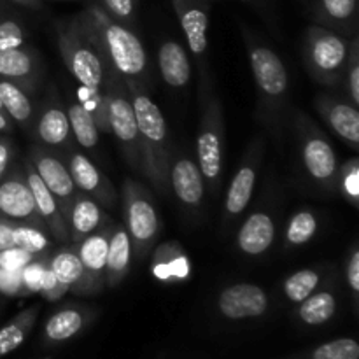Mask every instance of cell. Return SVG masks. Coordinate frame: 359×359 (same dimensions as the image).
I'll return each instance as SVG.
<instances>
[{"label": "cell", "instance_id": "obj_1", "mask_svg": "<svg viewBox=\"0 0 359 359\" xmlns=\"http://www.w3.org/2000/svg\"><path fill=\"white\" fill-rule=\"evenodd\" d=\"M242 39L248 49L252 79L258 95L259 119L272 135H280L287 118L290 76L276 49L270 48L251 28L241 23Z\"/></svg>", "mask_w": 359, "mask_h": 359}, {"label": "cell", "instance_id": "obj_2", "mask_svg": "<svg viewBox=\"0 0 359 359\" xmlns=\"http://www.w3.org/2000/svg\"><path fill=\"white\" fill-rule=\"evenodd\" d=\"M130 100L135 111L137 126L140 137V156H142V172L140 174L149 181L151 188L156 193L167 195L168 188V165L174 149L168 135L167 119L161 109L154 104L147 93V88L126 81Z\"/></svg>", "mask_w": 359, "mask_h": 359}, {"label": "cell", "instance_id": "obj_3", "mask_svg": "<svg viewBox=\"0 0 359 359\" xmlns=\"http://www.w3.org/2000/svg\"><path fill=\"white\" fill-rule=\"evenodd\" d=\"M98 39L109 69L118 72L125 81L147 88L149 84V60L146 48L133 28L109 16L97 2L88 4L83 11Z\"/></svg>", "mask_w": 359, "mask_h": 359}, {"label": "cell", "instance_id": "obj_4", "mask_svg": "<svg viewBox=\"0 0 359 359\" xmlns=\"http://www.w3.org/2000/svg\"><path fill=\"white\" fill-rule=\"evenodd\" d=\"M55 34L60 56L76 83L102 88L109 65L86 14L58 20Z\"/></svg>", "mask_w": 359, "mask_h": 359}, {"label": "cell", "instance_id": "obj_5", "mask_svg": "<svg viewBox=\"0 0 359 359\" xmlns=\"http://www.w3.org/2000/svg\"><path fill=\"white\" fill-rule=\"evenodd\" d=\"M200 95V123L196 133V163L205 181L210 195L217 196L223 184L224 170V111L221 98L212 91V84H207Z\"/></svg>", "mask_w": 359, "mask_h": 359}, {"label": "cell", "instance_id": "obj_6", "mask_svg": "<svg viewBox=\"0 0 359 359\" xmlns=\"http://www.w3.org/2000/svg\"><path fill=\"white\" fill-rule=\"evenodd\" d=\"M349 39L321 25L307 27L302 56L309 76L316 83L326 88L340 86L349 55Z\"/></svg>", "mask_w": 359, "mask_h": 359}, {"label": "cell", "instance_id": "obj_7", "mask_svg": "<svg viewBox=\"0 0 359 359\" xmlns=\"http://www.w3.org/2000/svg\"><path fill=\"white\" fill-rule=\"evenodd\" d=\"M121 202L125 217L123 224L132 241L133 255L142 262L153 251L161 231L156 202L147 186L133 177H126L123 181Z\"/></svg>", "mask_w": 359, "mask_h": 359}, {"label": "cell", "instance_id": "obj_8", "mask_svg": "<svg viewBox=\"0 0 359 359\" xmlns=\"http://www.w3.org/2000/svg\"><path fill=\"white\" fill-rule=\"evenodd\" d=\"M293 126L297 133L298 151H300L302 165L318 188L326 193L337 191V175H339L340 161L335 147L312 121L311 116L302 111L293 112Z\"/></svg>", "mask_w": 359, "mask_h": 359}, {"label": "cell", "instance_id": "obj_9", "mask_svg": "<svg viewBox=\"0 0 359 359\" xmlns=\"http://www.w3.org/2000/svg\"><path fill=\"white\" fill-rule=\"evenodd\" d=\"M102 91L107 100L109 128L118 140L121 147L123 158L130 168L135 172H142V156H140V137L139 126H137L135 111H133L132 100H130L126 81L114 72L112 69L107 70Z\"/></svg>", "mask_w": 359, "mask_h": 359}, {"label": "cell", "instance_id": "obj_10", "mask_svg": "<svg viewBox=\"0 0 359 359\" xmlns=\"http://www.w3.org/2000/svg\"><path fill=\"white\" fill-rule=\"evenodd\" d=\"M263 156H265V139L255 137L245 149L230 186L226 189L223 202V228L235 226L242 214L248 210L255 195L256 182H258L259 170H262Z\"/></svg>", "mask_w": 359, "mask_h": 359}, {"label": "cell", "instance_id": "obj_11", "mask_svg": "<svg viewBox=\"0 0 359 359\" xmlns=\"http://www.w3.org/2000/svg\"><path fill=\"white\" fill-rule=\"evenodd\" d=\"M189 53L200 74L198 90L210 84L209 77V4L202 0H172Z\"/></svg>", "mask_w": 359, "mask_h": 359}, {"label": "cell", "instance_id": "obj_12", "mask_svg": "<svg viewBox=\"0 0 359 359\" xmlns=\"http://www.w3.org/2000/svg\"><path fill=\"white\" fill-rule=\"evenodd\" d=\"M28 161L34 165L35 172L42 179L44 186L55 196L60 210H62L67 219L72 202L76 200L79 191L74 184L72 175H70L63 156L56 151L37 144V146H30V149H28Z\"/></svg>", "mask_w": 359, "mask_h": 359}, {"label": "cell", "instance_id": "obj_13", "mask_svg": "<svg viewBox=\"0 0 359 359\" xmlns=\"http://www.w3.org/2000/svg\"><path fill=\"white\" fill-rule=\"evenodd\" d=\"M30 135L41 146L56 151L58 154H65L74 147V137L70 132L67 109L60 102L55 88L49 90L42 104L39 105Z\"/></svg>", "mask_w": 359, "mask_h": 359}, {"label": "cell", "instance_id": "obj_14", "mask_svg": "<svg viewBox=\"0 0 359 359\" xmlns=\"http://www.w3.org/2000/svg\"><path fill=\"white\" fill-rule=\"evenodd\" d=\"M0 217L14 224H32L46 230L35 209L23 165L11 167L0 179Z\"/></svg>", "mask_w": 359, "mask_h": 359}, {"label": "cell", "instance_id": "obj_15", "mask_svg": "<svg viewBox=\"0 0 359 359\" xmlns=\"http://www.w3.org/2000/svg\"><path fill=\"white\" fill-rule=\"evenodd\" d=\"M168 188L175 195L182 209L195 216L202 210L205 198V181L200 172L196 158L186 153H172L168 165Z\"/></svg>", "mask_w": 359, "mask_h": 359}, {"label": "cell", "instance_id": "obj_16", "mask_svg": "<svg viewBox=\"0 0 359 359\" xmlns=\"http://www.w3.org/2000/svg\"><path fill=\"white\" fill-rule=\"evenodd\" d=\"M69 167L72 181L76 184L77 191L90 196L95 202L100 203L104 209H114L119 202V193L111 182V179L86 156L72 147L62 154Z\"/></svg>", "mask_w": 359, "mask_h": 359}, {"label": "cell", "instance_id": "obj_17", "mask_svg": "<svg viewBox=\"0 0 359 359\" xmlns=\"http://www.w3.org/2000/svg\"><path fill=\"white\" fill-rule=\"evenodd\" d=\"M112 226H114V221L74 244L81 265H83V284L77 293L81 297H91L105 290V262H107L109 237H111Z\"/></svg>", "mask_w": 359, "mask_h": 359}, {"label": "cell", "instance_id": "obj_18", "mask_svg": "<svg viewBox=\"0 0 359 359\" xmlns=\"http://www.w3.org/2000/svg\"><path fill=\"white\" fill-rule=\"evenodd\" d=\"M269 307V293L252 283L230 284L217 294V311L231 321L262 318Z\"/></svg>", "mask_w": 359, "mask_h": 359}, {"label": "cell", "instance_id": "obj_19", "mask_svg": "<svg viewBox=\"0 0 359 359\" xmlns=\"http://www.w3.org/2000/svg\"><path fill=\"white\" fill-rule=\"evenodd\" d=\"M314 107L340 140L353 151H359V111L349 98L319 93L314 98Z\"/></svg>", "mask_w": 359, "mask_h": 359}, {"label": "cell", "instance_id": "obj_20", "mask_svg": "<svg viewBox=\"0 0 359 359\" xmlns=\"http://www.w3.org/2000/svg\"><path fill=\"white\" fill-rule=\"evenodd\" d=\"M23 170L25 175H27L32 195H34L35 209H37L39 217H41L48 235L56 242V244H69V224H67L65 216H63V212L60 210L55 196L49 193V189L46 188L42 179L39 177V174L35 172L34 165L28 161V158L23 163Z\"/></svg>", "mask_w": 359, "mask_h": 359}, {"label": "cell", "instance_id": "obj_21", "mask_svg": "<svg viewBox=\"0 0 359 359\" xmlns=\"http://www.w3.org/2000/svg\"><path fill=\"white\" fill-rule=\"evenodd\" d=\"M276 235L277 228L272 212L266 209H256L238 226L235 244L238 252L245 258H262L272 249Z\"/></svg>", "mask_w": 359, "mask_h": 359}, {"label": "cell", "instance_id": "obj_22", "mask_svg": "<svg viewBox=\"0 0 359 359\" xmlns=\"http://www.w3.org/2000/svg\"><path fill=\"white\" fill-rule=\"evenodd\" d=\"M44 74L41 56L30 44L0 51V79L18 84L28 93L37 90Z\"/></svg>", "mask_w": 359, "mask_h": 359}, {"label": "cell", "instance_id": "obj_23", "mask_svg": "<svg viewBox=\"0 0 359 359\" xmlns=\"http://www.w3.org/2000/svg\"><path fill=\"white\" fill-rule=\"evenodd\" d=\"M151 255V273L163 284L184 283L191 277V259L177 241L154 245Z\"/></svg>", "mask_w": 359, "mask_h": 359}, {"label": "cell", "instance_id": "obj_24", "mask_svg": "<svg viewBox=\"0 0 359 359\" xmlns=\"http://www.w3.org/2000/svg\"><path fill=\"white\" fill-rule=\"evenodd\" d=\"M112 223V217L109 216L107 210L95 202L90 196L77 193L76 200L69 210L67 224H69V244H77L88 235L95 233L100 228L107 226Z\"/></svg>", "mask_w": 359, "mask_h": 359}, {"label": "cell", "instance_id": "obj_25", "mask_svg": "<svg viewBox=\"0 0 359 359\" xmlns=\"http://www.w3.org/2000/svg\"><path fill=\"white\" fill-rule=\"evenodd\" d=\"M311 16L316 25L346 37L358 34V0H312Z\"/></svg>", "mask_w": 359, "mask_h": 359}, {"label": "cell", "instance_id": "obj_26", "mask_svg": "<svg viewBox=\"0 0 359 359\" xmlns=\"http://www.w3.org/2000/svg\"><path fill=\"white\" fill-rule=\"evenodd\" d=\"M158 69L163 83L175 91H181L191 83L193 65L184 46L174 39H167L158 48Z\"/></svg>", "mask_w": 359, "mask_h": 359}, {"label": "cell", "instance_id": "obj_27", "mask_svg": "<svg viewBox=\"0 0 359 359\" xmlns=\"http://www.w3.org/2000/svg\"><path fill=\"white\" fill-rule=\"evenodd\" d=\"M133 248L125 224L114 223L109 237L107 262H105V287L114 290L128 277L132 266Z\"/></svg>", "mask_w": 359, "mask_h": 359}, {"label": "cell", "instance_id": "obj_28", "mask_svg": "<svg viewBox=\"0 0 359 359\" xmlns=\"http://www.w3.org/2000/svg\"><path fill=\"white\" fill-rule=\"evenodd\" d=\"M335 280V273L319 287L316 293L305 298L298 307V318L309 326H321L325 323L332 321L337 312L339 298H337L335 286L332 283Z\"/></svg>", "mask_w": 359, "mask_h": 359}, {"label": "cell", "instance_id": "obj_29", "mask_svg": "<svg viewBox=\"0 0 359 359\" xmlns=\"http://www.w3.org/2000/svg\"><path fill=\"white\" fill-rule=\"evenodd\" d=\"M335 273V269L330 265L307 266L287 276L283 283V293L291 304H302L305 298L319 290L326 280Z\"/></svg>", "mask_w": 359, "mask_h": 359}, {"label": "cell", "instance_id": "obj_30", "mask_svg": "<svg viewBox=\"0 0 359 359\" xmlns=\"http://www.w3.org/2000/svg\"><path fill=\"white\" fill-rule=\"evenodd\" d=\"M0 100H2L4 112L9 116L11 121L16 123L25 132L30 133L35 112H37L30 98V93L21 86H18V84L11 83V81L0 79Z\"/></svg>", "mask_w": 359, "mask_h": 359}, {"label": "cell", "instance_id": "obj_31", "mask_svg": "<svg viewBox=\"0 0 359 359\" xmlns=\"http://www.w3.org/2000/svg\"><path fill=\"white\" fill-rule=\"evenodd\" d=\"M91 312H93L91 309L76 304H70L67 307L60 309L46 323V339L51 340V342H63V340L72 339L84 328Z\"/></svg>", "mask_w": 359, "mask_h": 359}, {"label": "cell", "instance_id": "obj_32", "mask_svg": "<svg viewBox=\"0 0 359 359\" xmlns=\"http://www.w3.org/2000/svg\"><path fill=\"white\" fill-rule=\"evenodd\" d=\"M49 269L56 279L69 287V293H79L83 284V265L74 244H62V248L49 252Z\"/></svg>", "mask_w": 359, "mask_h": 359}, {"label": "cell", "instance_id": "obj_33", "mask_svg": "<svg viewBox=\"0 0 359 359\" xmlns=\"http://www.w3.org/2000/svg\"><path fill=\"white\" fill-rule=\"evenodd\" d=\"M319 231V217L309 207L298 209L287 219L284 228L283 248L284 251H294L304 245H307Z\"/></svg>", "mask_w": 359, "mask_h": 359}, {"label": "cell", "instance_id": "obj_34", "mask_svg": "<svg viewBox=\"0 0 359 359\" xmlns=\"http://www.w3.org/2000/svg\"><path fill=\"white\" fill-rule=\"evenodd\" d=\"M37 314L39 307L32 305V307L20 312L4 328H0V358L16 351L25 342V339H27V335L34 328L35 321H37Z\"/></svg>", "mask_w": 359, "mask_h": 359}, {"label": "cell", "instance_id": "obj_35", "mask_svg": "<svg viewBox=\"0 0 359 359\" xmlns=\"http://www.w3.org/2000/svg\"><path fill=\"white\" fill-rule=\"evenodd\" d=\"M67 116H69L74 142H77L84 149H95L98 146V140H100V130H98L97 123L93 121L90 112L79 102L74 100L67 107Z\"/></svg>", "mask_w": 359, "mask_h": 359}, {"label": "cell", "instance_id": "obj_36", "mask_svg": "<svg viewBox=\"0 0 359 359\" xmlns=\"http://www.w3.org/2000/svg\"><path fill=\"white\" fill-rule=\"evenodd\" d=\"M76 100L90 112V116L97 123L100 133H111V128H109L107 100H105V95L102 91V88L77 84Z\"/></svg>", "mask_w": 359, "mask_h": 359}, {"label": "cell", "instance_id": "obj_37", "mask_svg": "<svg viewBox=\"0 0 359 359\" xmlns=\"http://www.w3.org/2000/svg\"><path fill=\"white\" fill-rule=\"evenodd\" d=\"M14 248H20L30 255H48L55 249V241L48 231L32 224H16L14 226Z\"/></svg>", "mask_w": 359, "mask_h": 359}, {"label": "cell", "instance_id": "obj_38", "mask_svg": "<svg viewBox=\"0 0 359 359\" xmlns=\"http://www.w3.org/2000/svg\"><path fill=\"white\" fill-rule=\"evenodd\" d=\"M337 191L342 193L344 200L353 207H359V160L351 156L344 161L337 175Z\"/></svg>", "mask_w": 359, "mask_h": 359}, {"label": "cell", "instance_id": "obj_39", "mask_svg": "<svg viewBox=\"0 0 359 359\" xmlns=\"http://www.w3.org/2000/svg\"><path fill=\"white\" fill-rule=\"evenodd\" d=\"M344 88L346 97L359 107V37L358 34L349 39V55H347L346 70H344Z\"/></svg>", "mask_w": 359, "mask_h": 359}, {"label": "cell", "instance_id": "obj_40", "mask_svg": "<svg viewBox=\"0 0 359 359\" xmlns=\"http://www.w3.org/2000/svg\"><path fill=\"white\" fill-rule=\"evenodd\" d=\"M28 44L25 25L13 16H0V51L16 49Z\"/></svg>", "mask_w": 359, "mask_h": 359}, {"label": "cell", "instance_id": "obj_41", "mask_svg": "<svg viewBox=\"0 0 359 359\" xmlns=\"http://www.w3.org/2000/svg\"><path fill=\"white\" fill-rule=\"evenodd\" d=\"M312 359H359V344L353 339H337L314 351Z\"/></svg>", "mask_w": 359, "mask_h": 359}, {"label": "cell", "instance_id": "obj_42", "mask_svg": "<svg viewBox=\"0 0 359 359\" xmlns=\"http://www.w3.org/2000/svg\"><path fill=\"white\" fill-rule=\"evenodd\" d=\"M49 252L48 255H39L21 270V277H23V284H25V291H27V297L30 294H37L41 291V284L42 279H44V273L48 270L49 263Z\"/></svg>", "mask_w": 359, "mask_h": 359}, {"label": "cell", "instance_id": "obj_43", "mask_svg": "<svg viewBox=\"0 0 359 359\" xmlns=\"http://www.w3.org/2000/svg\"><path fill=\"white\" fill-rule=\"evenodd\" d=\"M97 4L116 21L133 28L137 18V0H97Z\"/></svg>", "mask_w": 359, "mask_h": 359}, {"label": "cell", "instance_id": "obj_44", "mask_svg": "<svg viewBox=\"0 0 359 359\" xmlns=\"http://www.w3.org/2000/svg\"><path fill=\"white\" fill-rule=\"evenodd\" d=\"M0 297L2 298H21L27 297L21 270L0 269Z\"/></svg>", "mask_w": 359, "mask_h": 359}, {"label": "cell", "instance_id": "obj_45", "mask_svg": "<svg viewBox=\"0 0 359 359\" xmlns=\"http://www.w3.org/2000/svg\"><path fill=\"white\" fill-rule=\"evenodd\" d=\"M346 284L349 286L353 294L354 304L358 305L359 298V248L358 242L351 245L349 252L346 256Z\"/></svg>", "mask_w": 359, "mask_h": 359}, {"label": "cell", "instance_id": "obj_46", "mask_svg": "<svg viewBox=\"0 0 359 359\" xmlns=\"http://www.w3.org/2000/svg\"><path fill=\"white\" fill-rule=\"evenodd\" d=\"M35 256L20 248H9L0 251V269L4 270H23Z\"/></svg>", "mask_w": 359, "mask_h": 359}, {"label": "cell", "instance_id": "obj_47", "mask_svg": "<svg viewBox=\"0 0 359 359\" xmlns=\"http://www.w3.org/2000/svg\"><path fill=\"white\" fill-rule=\"evenodd\" d=\"M67 293H69V287L63 286V284L56 279L55 273L51 272V269L48 266V270H46L44 273V279H42L39 294L48 302H58L62 300Z\"/></svg>", "mask_w": 359, "mask_h": 359}, {"label": "cell", "instance_id": "obj_48", "mask_svg": "<svg viewBox=\"0 0 359 359\" xmlns=\"http://www.w3.org/2000/svg\"><path fill=\"white\" fill-rule=\"evenodd\" d=\"M14 144L7 139L6 135H0V179L9 172V168L13 167L14 160Z\"/></svg>", "mask_w": 359, "mask_h": 359}, {"label": "cell", "instance_id": "obj_49", "mask_svg": "<svg viewBox=\"0 0 359 359\" xmlns=\"http://www.w3.org/2000/svg\"><path fill=\"white\" fill-rule=\"evenodd\" d=\"M14 226L16 224L0 217V251L14 248Z\"/></svg>", "mask_w": 359, "mask_h": 359}, {"label": "cell", "instance_id": "obj_50", "mask_svg": "<svg viewBox=\"0 0 359 359\" xmlns=\"http://www.w3.org/2000/svg\"><path fill=\"white\" fill-rule=\"evenodd\" d=\"M14 130V123L11 121L6 112H0V133H11Z\"/></svg>", "mask_w": 359, "mask_h": 359}, {"label": "cell", "instance_id": "obj_51", "mask_svg": "<svg viewBox=\"0 0 359 359\" xmlns=\"http://www.w3.org/2000/svg\"><path fill=\"white\" fill-rule=\"evenodd\" d=\"M9 2L16 4V6H21V7H27V9H41L42 7V0H9Z\"/></svg>", "mask_w": 359, "mask_h": 359}, {"label": "cell", "instance_id": "obj_52", "mask_svg": "<svg viewBox=\"0 0 359 359\" xmlns=\"http://www.w3.org/2000/svg\"><path fill=\"white\" fill-rule=\"evenodd\" d=\"M0 112H4V107H2V100H0Z\"/></svg>", "mask_w": 359, "mask_h": 359}, {"label": "cell", "instance_id": "obj_53", "mask_svg": "<svg viewBox=\"0 0 359 359\" xmlns=\"http://www.w3.org/2000/svg\"><path fill=\"white\" fill-rule=\"evenodd\" d=\"M202 2H205V4H209V2H210V0H202Z\"/></svg>", "mask_w": 359, "mask_h": 359}]
</instances>
